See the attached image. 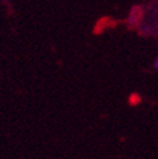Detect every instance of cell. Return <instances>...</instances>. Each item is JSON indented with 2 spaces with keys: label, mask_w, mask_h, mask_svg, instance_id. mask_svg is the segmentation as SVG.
I'll return each mask as SVG.
<instances>
[{
  "label": "cell",
  "mask_w": 158,
  "mask_h": 159,
  "mask_svg": "<svg viewBox=\"0 0 158 159\" xmlns=\"http://www.w3.org/2000/svg\"><path fill=\"white\" fill-rule=\"evenodd\" d=\"M154 67H156V68H158V59H157L156 63H154Z\"/></svg>",
  "instance_id": "cell-1"
}]
</instances>
